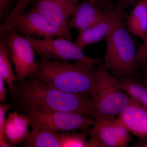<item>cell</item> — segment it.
Returning a JSON list of instances; mask_svg holds the SVG:
<instances>
[{
	"mask_svg": "<svg viewBox=\"0 0 147 147\" xmlns=\"http://www.w3.org/2000/svg\"><path fill=\"white\" fill-rule=\"evenodd\" d=\"M3 79L0 77V101L3 103L7 98V92L5 89V84Z\"/></svg>",
	"mask_w": 147,
	"mask_h": 147,
	"instance_id": "d6986e66",
	"label": "cell"
},
{
	"mask_svg": "<svg viewBox=\"0 0 147 147\" xmlns=\"http://www.w3.org/2000/svg\"><path fill=\"white\" fill-rule=\"evenodd\" d=\"M33 130L44 129L58 132L76 130L91 132L94 119L73 112H44L27 110L24 112Z\"/></svg>",
	"mask_w": 147,
	"mask_h": 147,
	"instance_id": "5b68a950",
	"label": "cell"
},
{
	"mask_svg": "<svg viewBox=\"0 0 147 147\" xmlns=\"http://www.w3.org/2000/svg\"><path fill=\"white\" fill-rule=\"evenodd\" d=\"M11 61L6 42L3 39L0 43V77L7 84L9 93L12 90L14 83L17 80Z\"/></svg>",
	"mask_w": 147,
	"mask_h": 147,
	"instance_id": "e0dca14e",
	"label": "cell"
},
{
	"mask_svg": "<svg viewBox=\"0 0 147 147\" xmlns=\"http://www.w3.org/2000/svg\"><path fill=\"white\" fill-rule=\"evenodd\" d=\"M134 146V147H147V140L144 142H138Z\"/></svg>",
	"mask_w": 147,
	"mask_h": 147,
	"instance_id": "603a6c76",
	"label": "cell"
},
{
	"mask_svg": "<svg viewBox=\"0 0 147 147\" xmlns=\"http://www.w3.org/2000/svg\"><path fill=\"white\" fill-rule=\"evenodd\" d=\"M9 55L14 65L17 80L24 81L33 76L38 67L35 56V50L30 40L13 28L3 34Z\"/></svg>",
	"mask_w": 147,
	"mask_h": 147,
	"instance_id": "52a82bcc",
	"label": "cell"
},
{
	"mask_svg": "<svg viewBox=\"0 0 147 147\" xmlns=\"http://www.w3.org/2000/svg\"><path fill=\"white\" fill-rule=\"evenodd\" d=\"M123 9L118 6L109 9L107 14L100 21L79 32L74 43L84 50L89 45L105 40L119 22L123 19Z\"/></svg>",
	"mask_w": 147,
	"mask_h": 147,
	"instance_id": "30bf717a",
	"label": "cell"
},
{
	"mask_svg": "<svg viewBox=\"0 0 147 147\" xmlns=\"http://www.w3.org/2000/svg\"><path fill=\"white\" fill-rule=\"evenodd\" d=\"M143 71L145 77H146L145 80H146V85L147 86V66L144 69Z\"/></svg>",
	"mask_w": 147,
	"mask_h": 147,
	"instance_id": "cb8c5ba5",
	"label": "cell"
},
{
	"mask_svg": "<svg viewBox=\"0 0 147 147\" xmlns=\"http://www.w3.org/2000/svg\"><path fill=\"white\" fill-rule=\"evenodd\" d=\"M79 0H38L33 9L59 28L70 29L69 22Z\"/></svg>",
	"mask_w": 147,
	"mask_h": 147,
	"instance_id": "8fae6325",
	"label": "cell"
},
{
	"mask_svg": "<svg viewBox=\"0 0 147 147\" xmlns=\"http://www.w3.org/2000/svg\"><path fill=\"white\" fill-rule=\"evenodd\" d=\"M64 133L38 129L28 131L23 141L25 147H63Z\"/></svg>",
	"mask_w": 147,
	"mask_h": 147,
	"instance_id": "9a60e30c",
	"label": "cell"
},
{
	"mask_svg": "<svg viewBox=\"0 0 147 147\" xmlns=\"http://www.w3.org/2000/svg\"><path fill=\"white\" fill-rule=\"evenodd\" d=\"M138 0H118L117 6L124 9L133 5Z\"/></svg>",
	"mask_w": 147,
	"mask_h": 147,
	"instance_id": "ffe728a7",
	"label": "cell"
},
{
	"mask_svg": "<svg viewBox=\"0 0 147 147\" xmlns=\"http://www.w3.org/2000/svg\"><path fill=\"white\" fill-rule=\"evenodd\" d=\"M90 138L86 147H126L132 137L119 119H94Z\"/></svg>",
	"mask_w": 147,
	"mask_h": 147,
	"instance_id": "ba28073f",
	"label": "cell"
},
{
	"mask_svg": "<svg viewBox=\"0 0 147 147\" xmlns=\"http://www.w3.org/2000/svg\"><path fill=\"white\" fill-rule=\"evenodd\" d=\"M123 88L132 99L147 110V86L137 76L119 79Z\"/></svg>",
	"mask_w": 147,
	"mask_h": 147,
	"instance_id": "2e32d148",
	"label": "cell"
},
{
	"mask_svg": "<svg viewBox=\"0 0 147 147\" xmlns=\"http://www.w3.org/2000/svg\"><path fill=\"white\" fill-rule=\"evenodd\" d=\"M11 103L19 111L69 112L94 119V100L91 98L63 91L34 76L17 80L9 93Z\"/></svg>",
	"mask_w": 147,
	"mask_h": 147,
	"instance_id": "6da1fadb",
	"label": "cell"
},
{
	"mask_svg": "<svg viewBox=\"0 0 147 147\" xmlns=\"http://www.w3.org/2000/svg\"><path fill=\"white\" fill-rule=\"evenodd\" d=\"M37 1H38V0H37Z\"/></svg>",
	"mask_w": 147,
	"mask_h": 147,
	"instance_id": "484cf974",
	"label": "cell"
},
{
	"mask_svg": "<svg viewBox=\"0 0 147 147\" xmlns=\"http://www.w3.org/2000/svg\"><path fill=\"white\" fill-rule=\"evenodd\" d=\"M10 0H0V13L3 16L10 4Z\"/></svg>",
	"mask_w": 147,
	"mask_h": 147,
	"instance_id": "44dd1931",
	"label": "cell"
},
{
	"mask_svg": "<svg viewBox=\"0 0 147 147\" xmlns=\"http://www.w3.org/2000/svg\"><path fill=\"white\" fill-rule=\"evenodd\" d=\"M86 1H88L90 2L93 3L102 8H104V6L105 5V3L107 2V0H86Z\"/></svg>",
	"mask_w": 147,
	"mask_h": 147,
	"instance_id": "7402d4cb",
	"label": "cell"
},
{
	"mask_svg": "<svg viewBox=\"0 0 147 147\" xmlns=\"http://www.w3.org/2000/svg\"><path fill=\"white\" fill-rule=\"evenodd\" d=\"M109 9L84 0L77 5L69 22V26L79 32L83 31L100 21Z\"/></svg>",
	"mask_w": 147,
	"mask_h": 147,
	"instance_id": "4fadbf2b",
	"label": "cell"
},
{
	"mask_svg": "<svg viewBox=\"0 0 147 147\" xmlns=\"http://www.w3.org/2000/svg\"><path fill=\"white\" fill-rule=\"evenodd\" d=\"M11 103L0 104V147H12L8 142L5 135L7 121L5 117L7 111L11 107Z\"/></svg>",
	"mask_w": 147,
	"mask_h": 147,
	"instance_id": "ac0fdd59",
	"label": "cell"
},
{
	"mask_svg": "<svg viewBox=\"0 0 147 147\" xmlns=\"http://www.w3.org/2000/svg\"><path fill=\"white\" fill-rule=\"evenodd\" d=\"M27 38L41 59L76 62L96 65H98L100 61V58H92L87 56L83 50L72 42V40L66 38Z\"/></svg>",
	"mask_w": 147,
	"mask_h": 147,
	"instance_id": "8992f818",
	"label": "cell"
},
{
	"mask_svg": "<svg viewBox=\"0 0 147 147\" xmlns=\"http://www.w3.org/2000/svg\"><path fill=\"white\" fill-rule=\"evenodd\" d=\"M125 24L123 19L120 21L105 39L103 65L118 79L137 76L142 67L132 35Z\"/></svg>",
	"mask_w": 147,
	"mask_h": 147,
	"instance_id": "3957f363",
	"label": "cell"
},
{
	"mask_svg": "<svg viewBox=\"0 0 147 147\" xmlns=\"http://www.w3.org/2000/svg\"><path fill=\"white\" fill-rule=\"evenodd\" d=\"M13 28L27 37L50 38L63 37L72 40L70 29L55 26L33 8L18 16L14 22Z\"/></svg>",
	"mask_w": 147,
	"mask_h": 147,
	"instance_id": "9c48e42d",
	"label": "cell"
},
{
	"mask_svg": "<svg viewBox=\"0 0 147 147\" xmlns=\"http://www.w3.org/2000/svg\"><path fill=\"white\" fill-rule=\"evenodd\" d=\"M33 76L63 91L94 99L97 93L98 67L76 62L42 60Z\"/></svg>",
	"mask_w": 147,
	"mask_h": 147,
	"instance_id": "7a4b0ae2",
	"label": "cell"
},
{
	"mask_svg": "<svg viewBox=\"0 0 147 147\" xmlns=\"http://www.w3.org/2000/svg\"><path fill=\"white\" fill-rule=\"evenodd\" d=\"M98 67L94 119L114 118L119 115L132 99L123 88L119 79L105 68L101 59Z\"/></svg>",
	"mask_w": 147,
	"mask_h": 147,
	"instance_id": "277c9868",
	"label": "cell"
},
{
	"mask_svg": "<svg viewBox=\"0 0 147 147\" xmlns=\"http://www.w3.org/2000/svg\"><path fill=\"white\" fill-rule=\"evenodd\" d=\"M145 2H146V3L147 4V0H144Z\"/></svg>",
	"mask_w": 147,
	"mask_h": 147,
	"instance_id": "d4e9b609",
	"label": "cell"
},
{
	"mask_svg": "<svg viewBox=\"0 0 147 147\" xmlns=\"http://www.w3.org/2000/svg\"><path fill=\"white\" fill-rule=\"evenodd\" d=\"M118 118L130 133L140 139V142L147 140V110L140 103L132 99Z\"/></svg>",
	"mask_w": 147,
	"mask_h": 147,
	"instance_id": "7c38bea8",
	"label": "cell"
},
{
	"mask_svg": "<svg viewBox=\"0 0 147 147\" xmlns=\"http://www.w3.org/2000/svg\"><path fill=\"white\" fill-rule=\"evenodd\" d=\"M127 30L147 45V4L144 0L137 3L126 21Z\"/></svg>",
	"mask_w": 147,
	"mask_h": 147,
	"instance_id": "5bb4252c",
	"label": "cell"
}]
</instances>
